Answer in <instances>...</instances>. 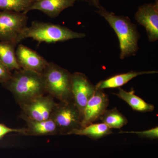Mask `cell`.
Returning a JSON list of instances; mask_svg holds the SVG:
<instances>
[{"label":"cell","mask_w":158,"mask_h":158,"mask_svg":"<svg viewBox=\"0 0 158 158\" xmlns=\"http://www.w3.org/2000/svg\"><path fill=\"white\" fill-rule=\"evenodd\" d=\"M96 12L107 21L116 33L119 40L120 59L135 56L139 50L138 42L140 35L137 26L131 22L129 18L116 15L102 6Z\"/></svg>","instance_id":"obj_1"},{"label":"cell","mask_w":158,"mask_h":158,"mask_svg":"<svg viewBox=\"0 0 158 158\" xmlns=\"http://www.w3.org/2000/svg\"><path fill=\"white\" fill-rule=\"evenodd\" d=\"M5 84L21 106L46 93L41 74L20 69L14 70Z\"/></svg>","instance_id":"obj_2"},{"label":"cell","mask_w":158,"mask_h":158,"mask_svg":"<svg viewBox=\"0 0 158 158\" xmlns=\"http://www.w3.org/2000/svg\"><path fill=\"white\" fill-rule=\"evenodd\" d=\"M85 36V33L75 32L60 25L34 21L30 27H27L21 33L17 43L18 44L23 40L27 38H32L39 43H55L83 38Z\"/></svg>","instance_id":"obj_3"},{"label":"cell","mask_w":158,"mask_h":158,"mask_svg":"<svg viewBox=\"0 0 158 158\" xmlns=\"http://www.w3.org/2000/svg\"><path fill=\"white\" fill-rule=\"evenodd\" d=\"M45 92L60 102L73 100L72 74L53 62H48L41 73Z\"/></svg>","instance_id":"obj_4"},{"label":"cell","mask_w":158,"mask_h":158,"mask_svg":"<svg viewBox=\"0 0 158 158\" xmlns=\"http://www.w3.org/2000/svg\"><path fill=\"white\" fill-rule=\"evenodd\" d=\"M62 135L81 128L82 116L73 100L57 103L51 115Z\"/></svg>","instance_id":"obj_5"},{"label":"cell","mask_w":158,"mask_h":158,"mask_svg":"<svg viewBox=\"0 0 158 158\" xmlns=\"http://www.w3.org/2000/svg\"><path fill=\"white\" fill-rule=\"evenodd\" d=\"M27 14L14 11H0V41L12 42L17 45L18 38L27 27Z\"/></svg>","instance_id":"obj_6"},{"label":"cell","mask_w":158,"mask_h":158,"mask_svg":"<svg viewBox=\"0 0 158 158\" xmlns=\"http://www.w3.org/2000/svg\"><path fill=\"white\" fill-rule=\"evenodd\" d=\"M71 83L73 100L82 118L86 105L95 92L96 88L85 74L81 73L72 74Z\"/></svg>","instance_id":"obj_7"},{"label":"cell","mask_w":158,"mask_h":158,"mask_svg":"<svg viewBox=\"0 0 158 158\" xmlns=\"http://www.w3.org/2000/svg\"><path fill=\"white\" fill-rule=\"evenodd\" d=\"M56 104L53 98L50 95L38 97L21 106L23 117L36 121L47 120L51 118Z\"/></svg>","instance_id":"obj_8"},{"label":"cell","mask_w":158,"mask_h":158,"mask_svg":"<svg viewBox=\"0 0 158 158\" xmlns=\"http://www.w3.org/2000/svg\"><path fill=\"white\" fill-rule=\"evenodd\" d=\"M137 22L146 30L150 42L158 39V0L140 6L135 15Z\"/></svg>","instance_id":"obj_9"},{"label":"cell","mask_w":158,"mask_h":158,"mask_svg":"<svg viewBox=\"0 0 158 158\" xmlns=\"http://www.w3.org/2000/svg\"><path fill=\"white\" fill-rule=\"evenodd\" d=\"M107 94L103 90L96 89L88 101L82 115L81 128L93 123L100 118L109 105Z\"/></svg>","instance_id":"obj_10"},{"label":"cell","mask_w":158,"mask_h":158,"mask_svg":"<svg viewBox=\"0 0 158 158\" xmlns=\"http://www.w3.org/2000/svg\"><path fill=\"white\" fill-rule=\"evenodd\" d=\"M18 62L22 69L41 74L48 62L37 52L23 44H19L15 51Z\"/></svg>","instance_id":"obj_11"},{"label":"cell","mask_w":158,"mask_h":158,"mask_svg":"<svg viewBox=\"0 0 158 158\" xmlns=\"http://www.w3.org/2000/svg\"><path fill=\"white\" fill-rule=\"evenodd\" d=\"M77 0H36L24 13L31 10L42 11L51 18L58 17L65 9L73 7Z\"/></svg>","instance_id":"obj_12"},{"label":"cell","mask_w":158,"mask_h":158,"mask_svg":"<svg viewBox=\"0 0 158 158\" xmlns=\"http://www.w3.org/2000/svg\"><path fill=\"white\" fill-rule=\"evenodd\" d=\"M156 73H158L157 71L141 72L131 71L127 73L116 75L104 81H101L95 85V87L97 90H102L107 88H120L138 76Z\"/></svg>","instance_id":"obj_13"},{"label":"cell","mask_w":158,"mask_h":158,"mask_svg":"<svg viewBox=\"0 0 158 158\" xmlns=\"http://www.w3.org/2000/svg\"><path fill=\"white\" fill-rule=\"evenodd\" d=\"M23 118L27 122L28 126L27 128H26L27 135H56L59 133L56 124L51 118L42 121Z\"/></svg>","instance_id":"obj_14"},{"label":"cell","mask_w":158,"mask_h":158,"mask_svg":"<svg viewBox=\"0 0 158 158\" xmlns=\"http://www.w3.org/2000/svg\"><path fill=\"white\" fill-rule=\"evenodd\" d=\"M114 94L123 100L129 105L133 110L141 112H152L154 110L153 105L148 103L142 98L135 94V90L132 88L129 91H126L118 88V92Z\"/></svg>","instance_id":"obj_15"},{"label":"cell","mask_w":158,"mask_h":158,"mask_svg":"<svg viewBox=\"0 0 158 158\" xmlns=\"http://www.w3.org/2000/svg\"><path fill=\"white\" fill-rule=\"evenodd\" d=\"M16 45L13 42L0 41V61L10 71L21 69L16 58Z\"/></svg>","instance_id":"obj_16"},{"label":"cell","mask_w":158,"mask_h":158,"mask_svg":"<svg viewBox=\"0 0 158 158\" xmlns=\"http://www.w3.org/2000/svg\"><path fill=\"white\" fill-rule=\"evenodd\" d=\"M111 129L104 123H91L78 129L74 130L68 135L86 136L94 139H98L112 134Z\"/></svg>","instance_id":"obj_17"},{"label":"cell","mask_w":158,"mask_h":158,"mask_svg":"<svg viewBox=\"0 0 158 158\" xmlns=\"http://www.w3.org/2000/svg\"><path fill=\"white\" fill-rule=\"evenodd\" d=\"M100 120L110 129H120L128 122L126 117L116 108L105 111Z\"/></svg>","instance_id":"obj_18"},{"label":"cell","mask_w":158,"mask_h":158,"mask_svg":"<svg viewBox=\"0 0 158 158\" xmlns=\"http://www.w3.org/2000/svg\"><path fill=\"white\" fill-rule=\"evenodd\" d=\"M36 0H0V9L3 11L23 12Z\"/></svg>","instance_id":"obj_19"},{"label":"cell","mask_w":158,"mask_h":158,"mask_svg":"<svg viewBox=\"0 0 158 158\" xmlns=\"http://www.w3.org/2000/svg\"><path fill=\"white\" fill-rule=\"evenodd\" d=\"M119 134H135L138 135L142 138H148V139H156L158 138V127L153 128L151 129L141 131H121Z\"/></svg>","instance_id":"obj_20"},{"label":"cell","mask_w":158,"mask_h":158,"mask_svg":"<svg viewBox=\"0 0 158 158\" xmlns=\"http://www.w3.org/2000/svg\"><path fill=\"white\" fill-rule=\"evenodd\" d=\"M11 132H17L27 135L26 129H14L8 127L5 125L0 123V140L6 135Z\"/></svg>","instance_id":"obj_21"},{"label":"cell","mask_w":158,"mask_h":158,"mask_svg":"<svg viewBox=\"0 0 158 158\" xmlns=\"http://www.w3.org/2000/svg\"><path fill=\"white\" fill-rule=\"evenodd\" d=\"M11 71L0 61V83L6 84L11 79Z\"/></svg>","instance_id":"obj_22"},{"label":"cell","mask_w":158,"mask_h":158,"mask_svg":"<svg viewBox=\"0 0 158 158\" xmlns=\"http://www.w3.org/2000/svg\"><path fill=\"white\" fill-rule=\"evenodd\" d=\"M77 1H83L86 2L90 6H93L96 9H98L101 5L100 4L99 0H77Z\"/></svg>","instance_id":"obj_23"}]
</instances>
